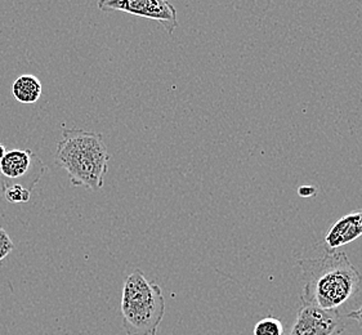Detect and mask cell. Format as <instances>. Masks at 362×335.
I'll use <instances>...</instances> for the list:
<instances>
[{
	"label": "cell",
	"mask_w": 362,
	"mask_h": 335,
	"mask_svg": "<svg viewBox=\"0 0 362 335\" xmlns=\"http://www.w3.org/2000/svg\"><path fill=\"white\" fill-rule=\"evenodd\" d=\"M31 191L21 184H9L4 189V199L11 204H23L30 201Z\"/></svg>",
	"instance_id": "30bf717a"
},
{
	"label": "cell",
	"mask_w": 362,
	"mask_h": 335,
	"mask_svg": "<svg viewBox=\"0 0 362 335\" xmlns=\"http://www.w3.org/2000/svg\"><path fill=\"white\" fill-rule=\"evenodd\" d=\"M6 153H7V148L4 147V145H1V143H0V160L6 156Z\"/></svg>",
	"instance_id": "5bb4252c"
},
{
	"label": "cell",
	"mask_w": 362,
	"mask_h": 335,
	"mask_svg": "<svg viewBox=\"0 0 362 335\" xmlns=\"http://www.w3.org/2000/svg\"><path fill=\"white\" fill-rule=\"evenodd\" d=\"M362 236V208L356 209L338 219L324 237L326 252H335Z\"/></svg>",
	"instance_id": "52a82bcc"
},
{
	"label": "cell",
	"mask_w": 362,
	"mask_h": 335,
	"mask_svg": "<svg viewBox=\"0 0 362 335\" xmlns=\"http://www.w3.org/2000/svg\"><path fill=\"white\" fill-rule=\"evenodd\" d=\"M254 335H284V325L281 321L276 317H264L255 324Z\"/></svg>",
	"instance_id": "9c48e42d"
},
{
	"label": "cell",
	"mask_w": 362,
	"mask_h": 335,
	"mask_svg": "<svg viewBox=\"0 0 362 335\" xmlns=\"http://www.w3.org/2000/svg\"><path fill=\"white\" fill-rule=\"evenodd\" d=\"M1 199H4V183H3L1 177H0V200Z\"/></svg>",
	"instance_id": "9a60e30c"
},
{
	"label": "cell",
	"mask_w": 362,
	"mask_h": 335,
	"mask_svg": "<svg viewBox=\"0 0 362 335\" xmlns=\"http://www.w3.org/2000/svg\"><path fill=\"white\" fill-rule=\"evenodd\" d=\"M110 158L101 133L65 128L57 143L54 163L65 169L74 186L100 191L109 172Z\"/></svg>",
	"instance_id": "7a4b0ae2"
},
{
	"label": "cell",
	"mask_w": 362,
	"mask_h": 335,
	"mask_svg": "<svg viewBox=\"0 0 362 335\" xmlns=\"http://www.w3.org/2000/svg\"><path fill=\"white\" fill-rule=\"evenodd\" d=\"M43 92L42 83L34 75H21L16 79L12 86V93L18 102L30 103L37 102Z\"/></svg>",
	"instance_id": "ba28073f"
},
{
	"label": "cell",
	"mask_w": 362,
	"mask_h": 335,
	"mask_svg": "<svg viewBox=\"0 0 362 335\" xmlns=\"http://www.w3.org/2000/svg\"><path fill=\"white\" fill-rule=\"evenodd\" d=\"M344 329L346 321L339 311L302 303L289 335H339Z\"/></svg>",
	"instance_id": "8992f818"
},
{
	"label": "cell",
	"mask_w": 362,
	"mask_h": 335,
	"mask_svg": "<svg viewBox=\"0 0 362 335\" xmlns=\"http://www.w3.org/2000/svg\"><path fill=\"white\" fill-rule=\"evenodd\" d=\"M120 310L127 335H156L165 315V299L159 285L134 270L124 281Z\"/></svg>",
	"instance_id": "3957f363"
},
{
	"label": "cell",
	"mask_w": 362,
	"mask_h": 335,
	"mask_svg": "<svg viewBox=\"0 0 362 335\" xmlns=\"http://www.w3.org/2000/svg\"><path fill=\"white\" fill-rule=\"evenodd\" d=\"M298 263L303 274L300 294L303 305L339 311L361 289V274L343 252L325 250L317 258H307Z\"/></svg>",
	"instance_id": "6da1fadb"
},
{
	"label": "cell",
	"mask_w": 362,
	"mask_h": 335,
	"mask_svg": "<svg viewBox=\"0 0 362 335\" xmlns=\"http://www.w3.org/2000/svg\"><path fill=\"white\" fill-rule=\"evenodd\" d=\"M13 249H15L13 241L9 237L7 231L0 227V264L7 258L8 255L12 253Z\"/></svg>",
	"instance_id": "8fae6325"
},
{
	"label": "cell",
	"mask_w": 362,
	"mask_h": 335,
	"mask_svg": "<svg viewBox=\"0 0 362 335\" xmlns=\"http://www.w3.org/2000/svg\"><path fill=\"white\" fill-rule=\"evenodd\" d=\"M102 12H124L159 22L169 35L178 28L177 9L168 0H98Z\"/></svg>",
	"instance_id": "5b68a950"
},
{
	"label": "cell",
	"mask_w": 362,
	"mask_h": 335,
	"mask_svg": "<svg viewBox=\"0 0 362 335\" xmlns=\"http://www.w3.org/2000/svg\"><path fill=\"white\" fill-rule=\"evenodd\" d=\"M45 172L43 161L31 150L13 148L0 160V177L4 189L9 184H21L33 191Z\"/></svg>",
	"instance_id": "277c9868"
},
{
	"label": "cell",
	"mask_w": 362,
	"mask_h": 335,
	"mask_svg": "<svg viewBox=\"0 0 362 335\" xmlns=\"http://www.w3.org/2000/svg\"><path fill=\"white\" fill-rule=\"evenodd\" d=\"M298 194H299V196L311 197L316 195V189L312 186H302L298 189Z\"/></svg>",
	"instance_id": "7c38bea8"
},
{
	"label": "cell",
	"mask_w": 362,
	"mask_h": 335,
	"mask_svg": "<svg viewBox=\"0 0 362 335\" xmlns=\"http://www.w3.org/2000/svg\"><path fill=\"white\" fill-rule=\"evenodd\" d=\"M346 317H348V319H354V320L357 321V322L362 324V303L358 310H356V311H352V312L346 315Z\"/></svg>",
	"instance_id": "4fadbf2b"
}]
</instances>
